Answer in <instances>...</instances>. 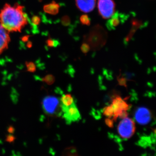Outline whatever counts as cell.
I'll use <instances>...</instances> for the list:
<instances>
[{
	"mask_svg": "<svg viewBox=\"0 0 156 156\" xmlns=\"http://www.w3.org/2000/svg\"><path fill=\"white\" fill-rule=\"evenodd\" d=\"M25 7L18 3H5L0 10V23L9 33L19 32L29 24Z\"/></svg>",
	"mask_w": 156,
	"mask_h": 156,
	"instance_id": "obj_1",
	"label": "cell"
},
{
	"mask_svg": "<svg viewBox=\"0 0 156 156\" xmlns=\"http://www.w3.org/2000/svg\"><path fill=\"white\" fill-rule=\"evenodd\" d=\"M107 33L103 27L99 24L91 29L88 34L84 36V42L89 45L93 51L100 50L106 43Z\"/></svg>",
	"mask_w": 156,
	"mask_h": 156,
	"instance_id": "obj_2",
	"label": "cell"
},
{
	"mask_svg": "<svg viewBox=\"0 0 156 156\" xmlns=\"http://www.w3.org/2000/svg\"><path fill=\"white\" fill-rule=\"evenodd\" d=\"M42 106L45 112L50 115L60 114L59 110H61L60 101L54 96H48L43 99Z\"/></svg>",
	"mask_w": 156,
	"mask_h": 156,
	"instance_id": "obj_3",
	"label": "cell"
},
{
	"mask_svg": "<svg viewBox=\"0 0 156 156\" xmlns=\"http://www.w3.org/2000/svg\"><path fill=\"white\" fill-rule=\"evenodd\" d=\"M118 130L119 135L123 139H129L135 131V122L130 118H124L119 124Z\"/></svg>",
	"mask_w": 156,
	"mask_h": 156,
	"instance_id": "obj_4",
	"label": "cell"
},
{
	"mask_svg": "<svg viewBox=\"0 0 156 156\" xmlns=\"http://www.w3.org/2000/svg\"><path fill=\"white\" fill-rule=\"evenodd\" d=\"M98 9L99 15L103 19H109L115 12V2L114 0H98Z\"/></svg>",
	"mask_w": 156,
	"mask_h": 156,
	"instance_id": "obj_5",
	"label": "cell"
},
{
	"mask_svg": "<svg viewBox=\"0 0 156 156\" xmlns=\"http://www.w3.org/2000/svg\"><path fill=\"white\" fill-rule=\"evenodd\" d=\"M61 109L63 113V117L67 124H71L81 119L80 112L75 103L68 107L61 106Z\"/></svg>",
	"mask_w": 156,
	"mask_h": 156,
	"instance_id": "obj_6",
	"label": "cell"
},
{
	"mask_svg": "<svg viewBox=\"0 0 156 156\" xmlns=\"http://www.w3.org/2000/svg\"><path fill=\"white\" fill-rule=\"evenodd\" d=\"M136 121L141 125H146L150 123L152 119L150 111L145 107H139L136 110L135 114Z\"/></svg>",
	"mask_w": 156,
	"mask_h": 156,
	"instance_id": "obj_7",
	"label": "cell"
},
{
	"mask_svg": "<svg viewBox=\"0 0 156 156\" xmlns=\"http://www.w3.org/2000/svg\"><path fill=\"white\" fill-rule=\"evenodd\" d=\"M111 105L113 110V121L116 120L122 111H128L130 108L128 104L120 96H116L113 98Z\"/></svg>",
	"mask_w": 156,
	"mask_h": 156,
	"instance_id": "obj_8",
	"label": "cell"
},
{
	"mask_svg": "<svg viewBox=\"0 0 156 156\" xmlns=\"http://www.w3.org/2000/svg\"><path fill=\"white\" fill-rule=\"evenodd\" d=\"M127 17L124 14L116 12L110 17V19L107 22V27L110 31L114 30L120 24L123 23L125 21Z\"/></svg>",
	"mask_w": 156,
	"mask_h": 156,
	"instance_id": "obj_9",
	"label": "cell"
},
{
	"mask_svg": "<svg viewBox=\"0 0 156 156\" xmlns=\"http://www.w3.org/2000/svg\"><path fill=\"white\" fill-rule=\"evenodd\" d=\"M10 40V33L6 31L0 23V55L8 48Z\"/></svg>",
	"mask_w": 156,
	"mask_h": 156,
	"instance_id": "obj_10",
	"label": "cell"
},
{
	"mask_svg": "<svg viewBox=\"0 0 156 156\" xmlns=\"http://www.w3.org/2000/svg\"><path fill=\"white\" fill-rule=\"evenodd\" d=\"M76 7L82 12L89 13L96 6V0H76Z\"/></svg>",
	"mask_w": 156,
	"mask_h": 156,
	"instance_id": "obj_11",
	"label": "cell"
},
{
	"mask_svg": "<svg viewBox=\"0 0 156 156\" xmlns=\"http://www.w3.org/2000/svg\"><path fill=\"white\" fill-rule=\"evenodd\" d=\"M60 7L59 3L53 1L45 4L43 7V10L46 14L55 15L59 13Z\"/></svg>",
	"mask_w": 156,
	"mask_h": 156,
	"instance_id": "obj_12",
	"label": "cell"
},
{
	"mask_svg": "<svg viewBox=\"0 0 156 156\" xmlns=\"http://www.w3.org/2000/svg\"><path fill=\"white\" fill-rule=\"evenodd\" d=\"M132 28L130 30V32L128 35L126 36L125 39V43H128L134 36L135 32L137 31V29L142 26V22L141 21L137 20V19H133L131 21Z\"/></svg>",
	"mask_w": 156,
	"mask_h": 156,
	"instance_id": "obj_13",
	"label": "cell"
},
{
	"mask_svg": "<svg viewBox=\"0 0 156 156\" xmlns=\"http://www.w3.org/2000/svg\"><path fill=\"white\" fill-rule=\"evenodd\" d=\"M60 101L61 105L65 107L69 106L74 103L73 98L72 96L69 94L62 95Z\"/></svg>",
	"mask_w": 156,
	"mask_h": 156,
	"instance_id": "obj_14",
	"label": "cell"
},
{
	"mask_svg": "<svg viewBox=\"0 0 156 156\" xmlns=\"http://www.w3.org/2000/svg\"><path fill=\"white\" fill-rule=\"evenodd\" d=\"M63 155L67 156L78 155L77 150L74 147H69L67 148L63 152Z\"/></svg>",
	"mask_w": 156,
	"mask_h": 156,
	"instance_id": "obj_15",
	"label": "cell"
},
{
	"mask_svg": "<svg viewBox=\"0 0 156 156\" xmlns=\"http://www.w3.org/2000/svg\"><path fill=\"white\" fill-rule=\"evenodd\" d=\"M103 112L104 115L107 118H111V117L113 116V110L111 105L104 107Z\"/></svg>",
	"mask_w": 156,
	"mask_h": 156,
	"instance_id": "obj_16",
	"label": "cell"
},
{
	"mask_svg": "<svg viewBox=\"0 0 156 156\" xmlns=\"http://www.w3.org/2000/svg\"><path fill=\"white\" fill-rule=\"evenodd\" d=\"M26 69L28 72L34 73L36 70V66L35 63L33 62L27 61L25 62Z\"/></svg>",
	"mask_w": 156,
	"mask_h": 156,
	"instance_id": "obj_17",
	"label": "cell"
},
{
	"mask_svg": "<svg viewBox=\"0 0 156 156\" xmlns=\"http://www.w3.org/2000/svg\"><path fill=\"white\" fill-rule=\"evenodd\" d=\"M81 23L83 25L89 26L91 24V20L89 17L87 15H82L80 17Z\"/></svg>",
	"mask_w": 156,
	"mask_h": 156,
	"instance_id": "obj_18",
	"label": "cell"
},
{
	"mask_svg": "<svg viewBox=\"0 0 156 156\" xmlns=\"http://www.w3.org/2000/svg\"><path fill=\"white\" fill-rule=\"evenodd\" d=\"M42 81L46 83L49 85H51L54 83L55 81V78L54 76L52 75H47L43 78Z\"/></svg>",
	"mask_w": 156,
	"mask_h": 156,
	"instance_id": "obj_19",
	"label": "cell"
},
{
	"mask_svg": "<svg viewBox=\"0 0 156 156\" xmlns=\"http://www.w3.org/2000/svg\"><path fill=\"white\" fill-rule=\"evenodd\" d=\"M46 43L47 46L50 47H55L59 44V42L58 41H55V40L51 38L48 39L46 40Z\"/></svg>",
	"mask_w": 156,
	"mask_h": 156,
	"instance_id": "obj_20",
	"label": "cell"
},
{
	"mask_svg": "<svg viewBox=\"0 0 156 156\" xmlns=\"http://www.w3.org/2000/svg\"><path fill=\"white\" fill-rule=\"evenodd\" d=\"M31 22L33 25L37 26L41 22V18L38 16L33 15L31 18Z\"/></svg>",
	"mask_w": 156,
	"mask_h": 156,
	"instance_id": "obj_21",
	"label": "cell"
},
{
	"mask_svg": "<svg viewBox=\"0 0 156 156\" xmlns=\"http://www.w3.org/2000/svg\"><path fill=\"white\" fill-rule=\"evenodd\" d=\"M91 50L90 47L87 43L84 42L81 46V51L83 53H87Z\"/></svg>",
	"mask_w": 156,
	"mask_h": 156,
	"instance_id": "obj_22",
	"label": "cell"
},
{
	"mask_svg": "<svg viewBox=\"0 0 156 156\" xmlns=\"http://www.w3.org/2000/svg\"><path fill=\"white\" fill-rule=\"evenodd\" d=\"M62 23L64 26H67L70 24L71 22L70 17L68 16H65L62 19Z\"/></svg>",
	"mask_w": 156,
	"mask_h": 156,
	"instance_id": "obj_23",
	"label": "cell"
},
{
	"mask_svg": "<svg viewBox=\"0 0 156 156\" xmlns=\"http://www.w3.org/2000/svg\"><path fill=\"white\" fill-rule=\"evenodd\" d=\"M16 139V137L15 136L11 134H10L9 135H8L6 136V141L8 143H12L15 141V140Z\"/></svg>",
	"mask_w": 156,
	"mask_h": 156,
	"instance_id": "obj_24",
	"label": "cell"
},
{
	"mask_svg": "<svg viewBox=\"0 0 156 156\" xmlns=\"http://www.w3.org/2000/svg\"><path fill=\"white\" fill-rule=\"evenodd\" d=\"M105 122L107 125V126L109 127V128L113 127V120L111 119V118H107V119H106Z\"/></svg>",
	"mask_w": 156,
	"mask_h": 156,
	"instance_id": "obj_25",
	"label": "cell"
},
{
	"mask_svg": "<svg viewBox=\"0 0 156 156\" xmlns=\"http://www.w3.org/2000/svg\"><path fill=\"white\" fill-rule=\"evenodd\" d=\"M118 82L120 85L126 86V79L124 77H121L118 78Z\"/></svg>",
	"mask_w": 156,
	"mask_h": 156,
	"instance_id": "obj_26",
	"label": "cell"
},
{
	"mask_svg": "<svg viewBox=\"0 0 156 156\" xmlns=\"http://www.w3.org/2000/svg\"><path fill=\"white\" fill-rule=\"evenodd\" d=\"M128 115V113L126 111H122L120 114L119 115V117L120 119H123L124 118H126Z\"/></svg>",
	"mask_w": 156,
	"mask_h": 156,
	"instance_id": "obj_27",
	"label": "cell"
},
{
	"mask_svg": "<svg viewBox=\"0 0 156 156\" xmlns=\"http://www.w3.org/2000/svg\"><path fill=\"white\" fill-rule=\"evenodd\" d=\"M8 131L10 134H13L15 131V128L12 126H10L8 128Z\"/></svg>",
	"mask_w": 156,
	"mask_h": 156,
	"instance_id": "obj_28",
	"label": "cell"
},
{
	"mask_svg": "<svg viewBox=\"0 0 156 156\" xmlns=\"http://www.w3.org/2000/svg\"><path fill=\"white\" fill-rule=\"evenodd\" d=\"M29 37H30V36H29V35L23 36L21 38V40L24 42H28L29 41Z\"/></svg>",
	"mask_w": 156,
	"mask_h": 156,
	"instance_id": "obj_29",
	"label": "cell"
},
{
	"mask_svg": "<svg viewBox=\"0 0 156 156\" xmlns=\"http://www.w3.org/2000/svg\"><path fill=\"white\" fill-rule=\"evenodd\" d=\"M27 46L28 47H31L32 43L31 42H30V41H28V42H27Z\"/></svg>",
	"mask_w": 156,
	"mask_h": 156,
	"instance_id": "obj_30",
	"label": "cell"
}]
</instances>
